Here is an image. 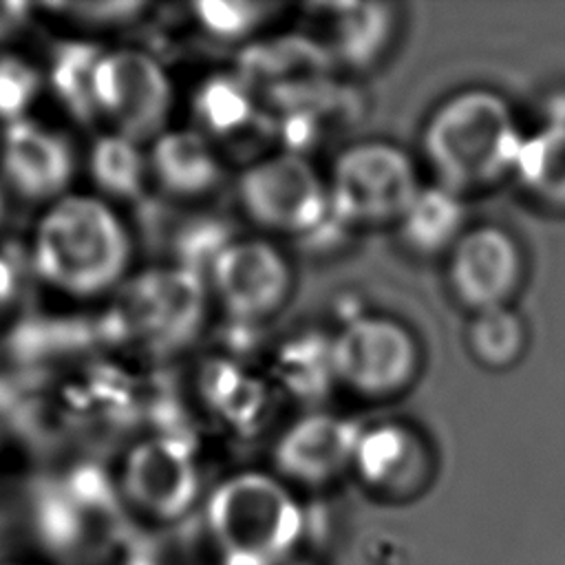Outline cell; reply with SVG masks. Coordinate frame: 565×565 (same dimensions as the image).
<instances>
[{"label": "cell", "instance_id": "obj_1", "mask_svg": "<svg viewBox=\"0 0 565 565\" xmlns=\"http://www.w3.org/2000/svg\"><path fill=\"white\" fill-rule=\"evenodd\" d=\"M201 512L212 565H291L302 556L307 514L276 472H232L210 490Z\"/></svg>", "mask_w": 565, "mask_h": 565}, {"label": "cell", "instance_id": "obj_2", "mask_svg": "<svg viewBox=\"0 0 565 565\" xmlns=\"http://www.w3.org/2000/svg\"><path fill=\"white\" fill-rule=\"evenodd\" d=\"M130 234L99 196L64 194L35 225L31 260L38 276L71 296H97L117 285L130 263Z\"/></svg>", "mask_w": 565, "mask_h": 565}, {"label": "cell", "instance_id": "obj_3", "mask_svg": "<svg viewBox=\"0 0 565 565\" xmlns=\"http://www.w3.org/2000/svg\"><path fill=\"white\" fill-rule=\"evenodd\" d=\"M523 137L505 97L472 86L452 93L430 113L422 150L437 183L463 194L510 174Z\"/></svg>", "mask_w": 565, "mask_h": 565}, {"label": "cell", "instance_id": "obj_4", "mask_svg": "<svg viewBox=\"0 0 565 565\" xmlns=\"http://www.w3.org/2000/svg\"><path fill=\"white\" fill-rule=\"evenodd\" d=\"M33 530L57 565H102L128 545L117 483L95 466L73 468L35 492Z\"/></svg>", "mask_w": 565, "mask_h": 565}, {"label": "cell", "instance_id": "obj_5", "mask_svg": "<svg viewBox=\"0 0 565 565\" xmlns=\"http://www.w3.org/2000/svg\"><path fill=\"white\" fill-rule=\"evenodd\" d=\"M331 214L358 225H386L404 216L422 190L408 152L391 141H360L344 148L327 179Z\"/></svg>", "mask_w": 565, "mask_h": 565}, {"label": "cell", "instance_id": "obj_6", "mask_svg": "<svg viewBox=\"0 0 565 565\" xmlns=\"http://www.w3.org/2000/svg\"><path fill=\"white\" fill-rule=\"evenodd\" d=\"M97 117L137 143L159 137L172 110V82L161 62L141 49L104 51L93 79Z\"/></svg>", "mask_w": 565, "mask_h": 565}, {"label": "cell", "instance_id": "obj_7", "mask_svg": "<svg viewBox=\"0 0 565 565\" xmlns=\"http://www.w3.org/2000/svg\"><path fill=\"white\" fill-rule=\"evenodd\" d=\"M117 490L130 512L157 530L177 527L201 501V470L183 441L148 437L126 452Z\"/></svg>", "mask_w": 565, "mask_h": 565}, {"label": "cell", "instance_id": "obj_8", "mask_svg": "<svg viewBox=\"0 0 565 565\" xmlns=\"http://www.w3.org/2000/svg\"><path fill=\"white\" fill-rule=\"evenodd\" d=\"M238 203L249 221L276 234H307L331 214L327 179L300 154L278 152L238 177Z\"/></svg>", "mask_w": 565, "mask_h": 565}, {"label": "cell", "instance_id": "obj_9", "mask_svg": "<svg viewBox=\"0 0 565 565\" xmlns=\"http://www.w3.org/2000/svg\"><path fill=\"white\" fill-rule=\"evenodd\" d=\"M331 375L364 397H391L417 375L419 347L395 318L360 316L329 342Z\"/></svg>", "mask_w": 565, "mask_h": 565}, {"label": "cell", "instance_id": "obj_10", "mask_svg": "<svg viewBox=\"0 0 565 565\" xmlns=\"http://www.w3.org/2000/svg\"><path fill=\"white\" fill-rule=\"evenodd\" d=\"M210 278L221 307L238 320L269 318L291 291V265L267 238L223 243L212 258Z\"/></svg>", "mask_w": 565, "mask_h": 565}, {"label": "cell", "instance_id": "obj_11", "mask_svg": "<svg viewBox=\"0 0 565 565\" xmlns=\"http://www.w3.org/2000/svg\"><path fill=\"white\" fill-rule=\"evenodd\" d=\"M521 247L499 225L470 227L448 249V285L475 313L505 307L521 285Z\"/></svg>", "mask_w": 565, "mask_h": 565}, {"label": "cell", "instance_id": "obj_12", "mask_svg": "<svg viewBox=\"0 0 565 565\" xmlns=\"http://www.w3.org/2000/svg\"><path fill=\"white\" fill-rule=\"evenodd\" d=\"M360 433V424L340 415H305L274 446L276 475L289 486L322 488L351 472Z\"/></svg>", "mask_w": 565, "mask_h": 565}, {"label": "cell", "instance_id": "obj_13", "mask_svg": "<svg viewBox=\"0 0 565 565\" xmlns=\"http://www.w3.org/2000/svg\"><path fill=\"white\" fill-rule=\"evenodd\" d=\"M433 457L426 441L402 422L362 426L351 472L377 499H415L430 481Z\"/></svg>", "mask_w": 565, "mask_h": 565}, {"label": "cell", "instance_id": "obj_14", "mask_svg": "<svg viewBox=\"0 0 565 565\" xmlns=\"http://www.w3.org/2000/svg\"><path fill=\"white\" fill-rule=\"evenodd\" d=\"M205 316L203 280L188 267L157 269L135 280L128 318L137 333L159 347L185 344Z\"/></svg>", "mask_w": 565, "mask_h": 565}, {"label": "cell", "instance_id": "obj_15", "mask_svg": "<svg viewBox=\"0 0 565 565\" xmlns=\"http://www.w3.org/2000/svg\"><path fill=\"white\" fill-rule=\"evenodd\" d=\"M4 181L31 201H57L73 179V150L68 141L33 119L4 126L0 141Z\"/></svg>", "mask_w": 565, "mask_h": 565}, {"label": "cell", "instance_id": "obj_16", "mask_svg": "<svg viewBox=\"0 0 565 565\" xmlns=\"http://www.w3.org/2000/svg\"><path fill=\"white\" fill-rule=\"evenodd\" d=\"M148 170L177 196H201L221 179V161L207 137L192 128L163 130L150 141Z\"/></svg>", "mask_w": 565, "mask_h": 565}, {"label": "cell", "instance_id": "obj_17", "mask_svg": "<svg viewBox=\"0 0 565 565\" xmlns=\"http://www.w3.org/2000/svg\"><path fill=\"white\" fill-rule=\"evenodd\" d=\"M463 201L461 194L435 183L422 185L404 216L397 221L399 236L415 254L433 256L448 252L463 227Z\"/></svg>", "mask_w": 565, "mask_h": 565}, {"label": "cell", "instance_id": "obj_18", "mask_svg": "<svg viewBox=\"0 0 565 565\" xmlns=\"http://www.w3.org/2000/svg\"><path fill=\"white\" fill-rule=\"evenodd\" d=\"M104 49L88 40L57 42L49 55L46 84L60 106L79 121L97 119L93 99L95 68Z\"/></svg>", "mask_w": 565, "mask_h": 565}, {"label": "cell", "instance_id": "obj_19", "mask_svg": "<svg viewBox=\"0 0 565 565\" xmlns=\"http://www.w3.org/2000/svg\"><path fill=\"white\" fill-rule=\"evenodd\" d=\"M512 172L541 203L565 207V121L556 119L525 135Z\"/></svg>", "mask_w": 565, "mask_h": 565}, {"label": "cell", "instance_id": "obj_20", "mask_svg": "<svg viewBox=\"0 0 565 565\" xmlns=\"http://www.w3.org/2000/svg\"><path fill=\"white\" fill-rule=\"evenodd\" d=\"M88 168L95 185L115 199L137 196L150 174L148 154L141 150V143L113 130L95 139Z\"/></svg>", "mask_w": 565, "mask_h": 565}, {"label": "cell", "instance_id": "obj_21", "mask_svg": "<svg viewBox=\"0 0 565 565\" xmlns=\"http://www.w3.org/2000/svg\"><path fill=\"white\" fill-rule=\"evenodd\" d=\"M331 44L340 57L351 64L373 60L388 40L391 18L377 4H329Z\"/></svg>", "mask_w": 565, "mask_h": 565}, {"label": "cell", "instance_id": "obj_22", "mask_svg": "<svg viewBox=\"0 0 565 565\" xmlns=\"http://www.w3.org/2000/svg\"><path fill=\"white\" fill-rule=\"evenodd\" d=\"M468 349L488 369H508L525 349V324L508 305L477 311L468 324Z\"/></svg>", "mask_w": 565, "mask_h": 565}, {"label": "cell", "instance_id": "obj_23", "mask_svg": "<svg viewBox=\"0 0 565 565\" xmlns=\"http://www.w3.org/2000/svg\"><path fill=\"white\" fill-rule=\"evenodd\" d=\"M42 73L15 53H0V121L4 126L26 119L42 90Z\"/></svg>", "mask_w": 565, "mask_h": 565}, {"label": "cell", "instance_id": "obj_24", "mask_svg": "<svg viewBox=\"0 0 565 565\" xmlns=\"http://www.w3.org/2000/svg\"><path fill=\"white\" fill-rule=\"evenodd\" d=\"M252 104L241 86L227 79H214L199 93L196 115L205 128L214 132H227L249 117Z\"/></svg>", "mask_w": 565, "mask_h": 565}, {"label": "cell", "instance_id": "obj_25", "mask_svg": "<svg viewBox=\"0 0 565 565\" xmlns=\"http://www.w3.org/2000/svg\"><path fill=\"white\" fill-rule=\"evenodd\" d=\"M194 9L205 31L216 38H243L256 31L271 11L269 4L254 2H203Z\"/></svg>", "mask_w": 565, "mask_h": 565}, {"label": "cell", "instance_id": "obj_26", "mask_svg": "<svg viewBox=\"0 0 565 565\" xmlns=\"http://www.w3.org/2000/svg\"><path fill=\"white\" fill-rule=\"evenodd\" d=\"M49 9L62 11L66 15H73L79 22L88 24H113L119 20H130L135 11L141 9V4H128V2H75V4H51Z\"/></svg>", "mask_w": 565, "mask_h": 565}, {"label": "cell", "instance_id": "obj_27", "mask_svg": "<svg viewBox=\"0 0 565 565\" xmlns=\"http://www.w3.org/2000/svg\"><path fill=\"white\" fill-rule=\"evenodd\" d=\"M33 4L26 2H0V44L18 35L31 20Z\"/></svg>", "mask_w": 565, "mask_h": 565}, {"label": "cell", "instance_id": "obj_28", "mask_svg": "<svg viewBox=\"0 0 565 565\" xmlns=\"http://www.w3.org/2000/svg\"><path fill=\"white\" fill-rule=\"evenodd\" d=\"M15 291H18L15 269L11 260L4 254H0V316L7 311V307L15 298Z\"/></svg>", "mask_w": 565, "mask_h": 565}, {"label": "cell", "instance_id": "obj_29", "mask_svg": "<svg viewBox=\"0 0 565 565\" xmlns=\"http://www.w3.org/2000/svg\"><path fill=\"white\" fill-rule=\"evenodd\" d=\"M4 216H7V199H4V192H2V188H0V225H2Z\"/></svg>", "mask_w": 565, "mask_h": 565}, {"label": "cell", "instance_id": "obj_30", "mask_svg": "<svg viewBox=\"0 0 565 565\" xmlns=\"http://www.w3.org/2000/svg\"><path fill=\"white\" fill-rule=\"evenodd\" d=\"M291 565H313V563H309L305 556H300L296 563H291Z\"/></svg>", "mask_w": 565, "mask_h": 565}, {"label": "cell", "instance_id": "obj_31", "mask_svg": "<svg viewBox=\"0 0 565 565\" xmlns=\"http://www.w3.org/2000/svg\"><path fill=\"white\" fill-rule=\"evenodd\" d=\"M4 565H11V563H4Z\"/></svg>", "mask_w": 565, "mask_h": 565}]
</instances>
